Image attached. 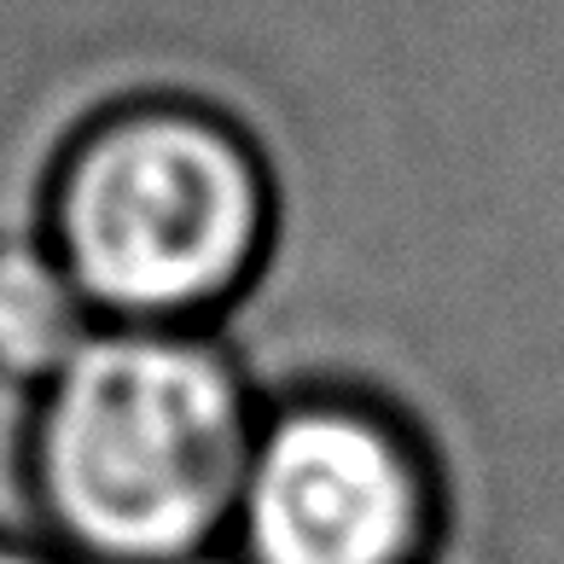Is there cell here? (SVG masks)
<instances>
[{"mask_svg":"<svg viewBox=\"0 0 564 564\" xmlns=\"http://www.w3.org/2000/svg\"><path fill=\"white\" fill-rule=\"evenodd\" d=\"M262 402L210 326H122L35 402V495L82 564H186L227 547Z\"/></svg>","mask_w":564,"mask_h":564,"instance_id":"6da1fadb","label":"cell"},{"mask_svg":"<svg viewBox=\"0 0 564 564\" xmlns=\"http://www.w3.org/2000/svg\"><path fill=\"white\" fill-rule=\"evenodd\" d=\"M268 175L227 117L181 99L122 106L70 145L47 239L122 326H210L268 245Z\"/></svg>","mask_w":564,"mask_h":564,"instance_id":"7a4b0ae2","label":"cell"},{"mask_svg":"<svg viewBox=\"0 0 564 564\" xmlns=\"http://www.w3.org/2000/svg\"><path fill=\"white\" fill-rule=\"evenodd\" d=\"M227 541L245 564H425L431 466L390 413L297 395L262 413Z\"/></svg>","mask_w":564,"mask_h":564,"instance_id":"3957f363","label":"cell"},{"mask_svg":"<svg viewBox=\"0 0 564 564\" xmlns=\"http://www.w3.org/2000/svg\"><path fill=\"white\" fill-rule=\"evenodd\" d=\"M106 315L88 303L53 239H12L0 245V379L47 390Z\"/></svg>","mask_w":564,"mask_h":564,"instance_id":"277c9868","label":"cell"},{"mask_svg":"<svg viewBox=\"0 0 564 564\" xmlns=\"http://www.w3.org/2000/svg\"><path fill=\"white\" fill-rule=\"evenodd\" d=\"M0 564H82L65 547H35V541H7L0 535Z\"/></svg>","mask_w":564,"mask_h":564,"instance_id":"5b68a950","label":"cell"},{"mask_svg":"<svg viewBox=\"0 0 564 564\" xmlns=\"http://www.w3.org/2000/svg\"><path fill=\"white\" fill-rule=\"evenodd\" d=\"M186 564H245V558L234 553V541H227V547H216V553H198V558H186Z\"/></svg>","mask_w":564,"mask_h":564,"instance_id":"8992f818","label":"cell"}]
</instances>
